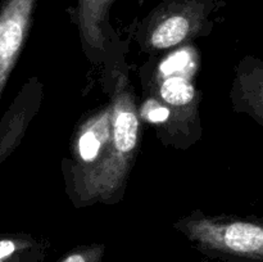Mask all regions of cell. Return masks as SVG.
Instances as JSON below:
<instances>
[{"label": "cell", "instance_id": "cell-8", "mask_svg": "<svg viewBox=\"0 0 263 262\" xmlns=\"http://www.w3.org/2000/svg\"><path fill=\"white\" fill-rule=\"evenodd\" d=\"M234 98L236 104L241 103L244 109L262 122V68L261 64L254 68L252 61L241 62L234 86Z\"/></svg>", "mask_w": 263, "mask_h": 262}, {"label": "cell", "instance_id": "cell-3", "mask_svg": "<svg viewBox=\"0 0 263 262\" xmlns=\"http://www.w3.org/2000/svg\"><path fill=\"white\" fill-rule=\"evenodd\" d=\"M200 253L223 262H263V226L254 218L194 211L174 223Z\"/></svg>", "mask_w": 263, "mask_h": 262}, {"label": "cell", "instance_id": "cell-10", "mask_svg": "<svg viewBox=\"0 0 263 262\" xmlns=\"http://www.w3.org/2000/svg\"><path fill=\"white\" fill-rule=\"evenodd\" d=\"M198 262H210V261H198Z\"/></svg>", "mask_w": 263, "mask_h": 262}, {"label": "cell", "instance_id": "cell-1", "mask_svg": "<svg viewBox=\"0 0 263 262\" xmlns=\"http://www.w3.org/2000/svg\"><path fill=\"white\" fill-rule=\"evenodd\" d=\"M140 146V116L126 79L116 81L109 104L92 113L77 130L67 170L76 205L112 204L121 199Z\"/></svg>", "mask_w": 263, "mask_h": 262}, {"label": "cell", "instance_id": "cell-2", "mask_svg": "<svg viewBox=\"0 0 263 262\" xmlns=\"http://www.w3.org/2000/svg\"><path fill=\"white\" fill-rule=\"evenodd\" d=\"M199 64V54L192 43L171 49L151 71L148 98L141 108L144 120L167 134L174 127L197 123L200 94L194 80Z\"/></svg>", "mask_w": 263, "mask_h": 262}, {"label": "cell", "instance_id": "cell-6", "mask_svg": "<svg viewBox=\"0 0 263 262\" xmlns=\"http://www.w3.org/2000/svg\"><path fill=\"white\" fill-rule=\"evenodd\" d=\"M115 0H79L76 21L85 48L99 51L104 49V27Z\"/></svg>", "mask_w": 263, "mask_h": 262}, {"label": "cell", "instance_id": "cell-5", "mask_svg": "<svg viewBox=\"0 0 263 262\" xmlns=\"http://www.w3.org/2000/svg\"><path fill=\"white\" fill-rule=\"evenodd\" d=\"M37 0L0 3V100L10 73L27 41Z\"/></svg>", "mask_w": 263, "mask_h": 262}, {"label": "cell", "instance_id": "cell-4", "mask_svg": "<svg viewBox=\"0 0 263 262\" xmlns=\"http://www.w3.org/2000/svg\"><path fill=\"white\" fill-rule=\"evenodd\" d=\"M222 5L220 0H162L140 22L139 44L157 54L192 43L212 30L211 14Z\"/></svg>", "mask_w": 263, "mask_h": 262}, {"label": "cell", "instance_id": "cell-7", "mask_svg": "<svg viewBox=\"0 0 263 262\" xmlns=\"http://www.w3.org/2000/svg\"><path fill=\"white\" fill-rule=\"evenodd\" d=\"M50 241L32 234L15 233L0 235V262H44Z\"/></svg>", "mask_w": 263, "mask_h": 262}, {"label": "cell", "instance_id": "cell-9", "mask_svg": "<svg viewBox=\"0 0 263 262\" xmlns=\"http://www.w3.org/2000/svg\"><path fill=\"white\" fill-rule=\"evenodd\" d=\"M105 254L103 243L82 244L72 248L57 262H102Z\"/></svg>", "mask_w": 263, "mask_h": 262}]
</instances>
